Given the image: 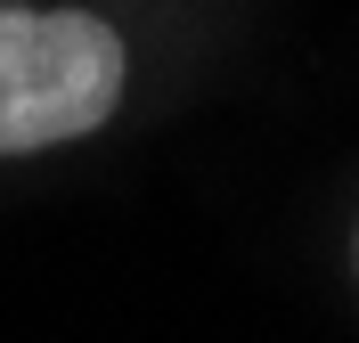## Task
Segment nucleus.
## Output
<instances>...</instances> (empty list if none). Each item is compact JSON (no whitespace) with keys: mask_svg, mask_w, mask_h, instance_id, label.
I'll return each instance as SVG.
<instances>
[{"mask_svg":"<svg viewBox=\"0 0 359 343\" xmlns=\"http://www.w3.org/2000/svg\"><path fill=\"white\" fill-rule=\"evenodd\" d=\"M123 98V41L82 8H0V156L98 131Z\"/></svg>","mask_w":359,"mask_h":343,"instance_id":"obj_1","label":"nucleus"}]
</instances>
